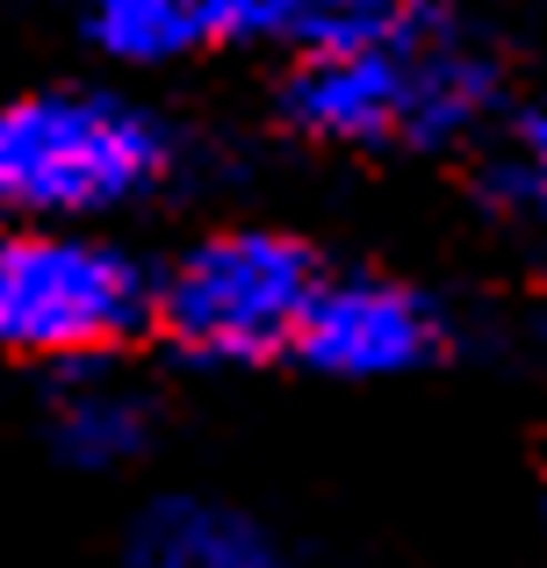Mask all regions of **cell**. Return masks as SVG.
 <instances>
[{
	"label": "cell",
	"instance_id": "8",
	"mask_svg": "<svg viewBox=\"0 0 547 568\" xmlns=\"http://www.w3.org/2000/svg\"><path fill=\"white\" fill-rule=\"evenodd\" d=\"M51 439L72 468H123L152 439V410L130 382L115 375H80L51 403Z\"/></svg>",
	"mask_w": 547,
	"mask_h": 568
},
{
	"label": "cell",
	"instance_id": "2",
	"mask_svg": "<svg viewBox=\"0 0 547 568\" xmlns=\"http://www.w3.org/2000/svg\"><path fill=\"white\" fill-rule=\"evenodd\" d=\"M173 173V130L123 94L0 101V209L22 223H87Z\"/></svg>",
	"mask_w": 547,
	"mask_h": 568
},
{
	"label": "cell",
	"instance_id": "4",
	"mask_svg": "<svg viewBox=\"0 0 547 568\" xmlns=\"http://www.w3.org/2000/svg\"><path fill=\"white\" fill-rule=\"evenodd\" d=\"M324 266L295 231L267 223H239V231H210L152 281V324L195 361H267L288 353L303 303L317 295Z\"/></svg>",
	"mask_w": 547,
	"mask_h": 568
},
{
	"label": "cell",
	"instance_id": "9",
	"mask_svg": "<svg viewBox=\"0 0 547 568\" xmlns=\"http://www.w3.org/2000/svg\"><path fill=\"white\" fill-rule=\"evenodd\" d=\"M87 43L115 65H173L210 43L202 0H87Z\"/></svg>",
	"mask_w": 547,
	"mask_h": 568
},
{
	"label": "cell",
	"instance_id": "10",
	"mask_svg": "<svg viewBox=\"0 0 547 568\" xmlns=\"http://www.w3.org/2000/svg\"><path fill=\"white\" fill-rule=\"evenodd\" d=\"M497 194H505L511 209H526V216L547 223V94L526 101V109L511 115L505 166H497Z\"/></svg>",
	"mask_w": 547,
	"mask_h": 568
},
{
	"label": "cell",
	"instance_id": "6",
	"mask_svg": "<svg viewBox=\"0 0 547 568\" xmlns=\"http://www.w3.org/2000/svg\"><path fill=\"white\" fill-rule=\"evenodd\" d=\"M216 43H281V51H324V43L411 37L447 22V0H202Z\"/></svg>",
	"mask_w": 547,
	"mask_h": 568
},
{
	"label": "cell",
	"instance_id": "5",
	"mask_svg": "<svg viewBox=\"0 0 547 568\" xmlns=\"http://www.w3.org/2000/svg\"><path fill=\"white\" fill-rule=\"evenodd\" d=\"M288 353L332 382H396L447 353V310L389 274H324Z\"/></svg>",
	"mask_w": 547,
	"mask_h": 568
},
{
	"label": "cell",
	"instance_id": "1",
	"mask_svg": "<svg viewBox=\"0 0 547 568\" xmlns=\"http://www.w3.org/2000/svg\"><path fill=\"white\" fill-rule=\"evenodd\" d=\"M497 109V65L454 22L411 37L295 51L281 80V115L317 144L346 152H433Z\"/></svg>",
	"mask_w": 547,
	"mask_h": 568
},
{
	"label": "cell",
	"instance_id": "7",
	"mask_svg": "<svg viewBox=\"0 0 547 568\" xmlns=\"http://www.w3.org/2000/svg\"><path fill=\"white\" fill-rule=\"evenodd\" d=\"M130 568H288L260 518L216 497H159L130 526Z\"/></svg>",
	"mask_w": 547,
	"mask_h": 568
},
{
	"label": "cell",
	"instance_id": "3",
	"mask_svg": "<svg viewBox=\"0 0 547 568\" xmlns=\"http://www.w3.org/2000/svg\"><path fill=\"white\" fill-rule=\"evenodd\" d=\"M152 324V274L87 223L0 231V353L8 361H109Z\"/></svg>",
	"mask_w": 547,
	"mask_h": 568
}]
</instances>
